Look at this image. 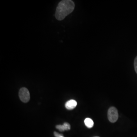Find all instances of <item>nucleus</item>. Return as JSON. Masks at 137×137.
<instances>
[{
    "mask_svg": "<svg viewBox=\"0 0 137 137\" xmlns=\"http://www.w3.org/2000/svg\"><path fill=\"white\" fill-rule=\"evenodd\" d=\"M64 137V136H63V135H62V136H60V137Z\"/></svg>",
    "mask_w": 137,
    "mask_h": 137,
    "instance_id": "9",
    "label": "nucleus"
},
{
    "mask_svg": "<svg viewBox=\"0 0 137 137\" xmlns=\"http://www.w3.org/2000/svg\"><path fill=\"white\" fill-rule=\"evenodd\" d=\"M54 135H55V136L56 137H59L60 136H62V135H63L62 134H59V133L56 132H54Z\"/></svg>",
    "mask_w": 137,
    "mask_h": 137,
    "instance_id": "8",
    "label": "nucleus"
},
{
    "mask_svg": "<svg viewBox=\"0 0 137 137\" xmlns=\"http://www.w3.org/2000/svg\"><path fill=\"white\" fill-rule=\"evenodd\" d=\"M19 96L22 102L24 103L28 102L30 99L29 92L28 89L25 87L21 88L19 91Z\"/></svg>",
    "mask_w": 137,
    "mask_h": 137,
    "instance_id": "2",
    "label": "nucleus"
},
{
    "mask_svg": "<svg viewBox=\"0 0 137 137\" xmlns=\"http://www.w3.org/2000/svg\"><path fill=\"white\" fill-rule=\"evenodd\" d=\"M84 123L86 126L89 128H91L93 126V121L90 118H86L84 119Z\"/></svg>",
    "mask_w": 137,
    "mask_h": 137,
    "instance_id": "6",
    "label": "nucleus"
},
{
    "mask_svg": "<svg viewBox=\"0 0 137 137\" xmlns=\"http://www.w3.org/2000/svg\"><path fill=\"white\" fill-rule=\"evenodd\" d=\"M56 128L60 131H64L70 130L71 126L67 123H64L63 125H58L56 126Z\"/></svg>",
    "mask_w": 137,
    "mask_h": 137,
    "instance_id": "5",
    "label": "nucleus"
},
{
    "mask_svg": "<svg viewBox=\"0 0 137 137\" xmlns=\"http://www.w3.org/2000/svg\"></svg>",
    "mask_w": 137,
    "mask_h": 137,
    "instance_id": "10",
    "label": "nucleus"
},
{
    "mask_svg": "<svg viewBox=\"0 0 137 137\" xmlns=\"http://www.w3.org/2000/svg\"><path fill=\"white\" fill-rule=\"evenodd\" d=\"M75 5L71 0H63L58 4L56 8L55 16L59 21L64 20L65 17L73 12Z\"/></svg>",
    "mask_w": 137,
    "mask_h": 137,
    "instance_id": "1",
    "label": "nucleus"
},
{
    "mask_svg": "<svg viewBox=\"0 0 137 137\" xmlns=\"http://www.w3.org/2000/svg\"><path fill=\"white\" fill-rule=\"evenodd\" d=\"M107 116L110 122L112 123L116 122L118 117V111L116 108L114 107H110L108 110Z\"/></svg>",
    "mask_w": 137,
    "mask_h": 137,
    "instance_id": "3",
    "label": "nucleus"
},
{
    "mask_svg": "<svg viewBox=\"0 0 137 137\" xmlns=\"http://www.w3.org/2000/svg\"><path fill=\"white\" fill-rule=\"evenodd\" d=\"M77 105V102L74 100L71 99L67 101L65 104V107L67 109L72 110L74 109Z\"/></svg>",
    "mask_w": 137,
    "mask_h": 137,
    "instance_id": "4",
    "label": "nucleus"
},
{
    "mask_svg": "<svg viewBox=\"0 0 137 137\" xmlns=\"http://www.w3.org/2000/svg\"><path fill=\"white\" fill-rule=\"evenodd\" d=\"M134 65L135 71L137 74V56L135 57L134 60Z\"/></svg>",
    "mask_w": 137,
    "mask_h": 137,
    "instance_id": "7",
    "label": "nucleus"
}]
</instances>
